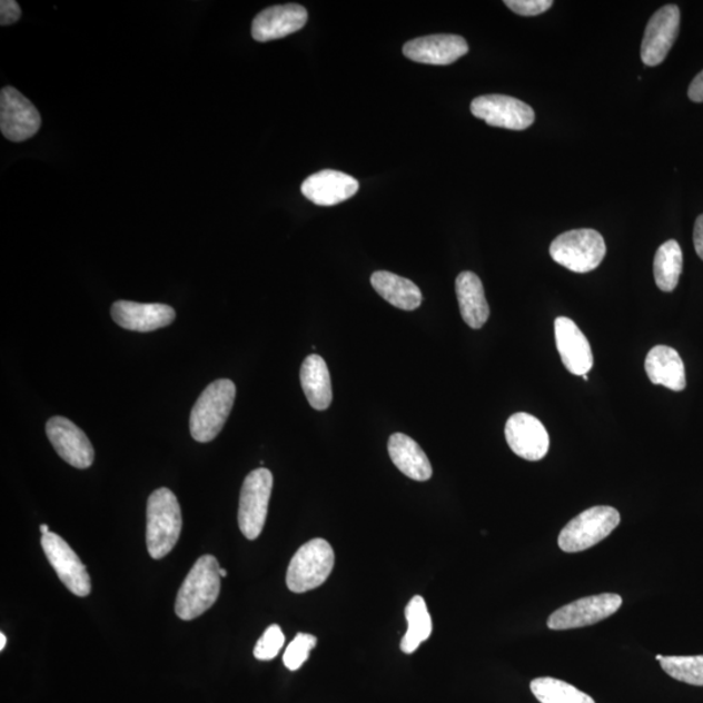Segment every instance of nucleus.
<instances>
[{"label":"nucleus","instance_id":"25","mask_svg":"<svg viewBox=\"0 0 703 703\" xmlns=\"http://www.w3.org/2000/svg\"><path fill=\"white\" fill-rule=\"evenodd\" d=\"M408 631L402 640L400 648L405 654H414L419 645L429 640L433 632V621L422 595H416L405 607Z\"/></svg>","mask_w":703,"mask_h":703},{"label":"nucleus","instance_id":"4","mask_svg":"<svg viewBox=\"0 0 703 703\" xmlns=\"http://www.w3.org/2000/svg\"><path fill=\"white\" fill-rule=\"evenodd\" d=\"M335 553L326 539L315 538L297 549L287 570V586L293 593L303 594L317 590L330 577Z\"/></svg>","mask_w":703,"mask_h":703},{"label":"nucleus","instance_id":"30","mask_svg":"<svg viewBox=\"0 0 703 703\" xmlns=\"http://www.w3.org/2000/svg\"><path fill=\"white\" fill-rule=\"evenodd\" d=\"M286 637L278 624H273L257 641L255 656L258 661H271L285 646Z\"/></svg>","mask_w":703,"mask_h":703},{"label":"nucleus","instance_id":"7","mask_svg":"<svg viewBox=\"0 0 703 703\" xmlns=\"http://www.w3.org/2000/svg\"><path fill=\"white\" fill-rule=\"evenodd\" d=\"M273 484V473L266 468L250 472L244 481L238 518L240 531L249 541L258 538L264 531Z\"/></svg>","mask_w":703,"mask_h":703},{"label":"nucleus","instance_id":"3","mask_svg":"<svg viewBox=\"0 0 703 703\" xmlns=\"http://www.w3.org/2000/svg\"><path fill=\"white\" fill-rule=\"evenodd\" d=\"M236 397L232 380L218 379L204 389L190 414V435L200 443L218 437L231 414Z\"/></svg>","mask_w":703,"mask_h":703},{"label":"nucleus","instance_id":"16","mask_svg":"<svg viewBox=\"0 0 703 703\" xmlns=\"http://www.w3.org/2000/svg\"><path fill=\"white\" fill-rule=\"evenodd\" d=\"M115 324L129 331L150 333L170 326L176 313L170 305L117 301L111 308Z\"/></svg>","mask_w":703,"mask_h":703},{"label":"nucleus","instance_id":"29","mask_svg":"<svg viewBox=\"0 0 703 703\" xmlns=\"http://www.w3.org/2000/svg\"><path fill=\"white\" fill-rule=\"evenodd\" d=\"M317 637L309 633H299L287 647L283 662L289 671H297L309 660L310 652L317 646Z\"/></svg>","mask_w":703,"mask_h":703},{"label":"nucleus","instance_id":"35","mask_svg":"<svg viewBox=\"0 0 703 703\" xmlns=\"http://www.w3.org/2000/svg\"><path fill=\"white\" fill-rule=\"evenodd\" d=\"M6 645H7V637H6V634L2 632L0 633V651L3 652L6 648Z\"/></svg>","mask_w":703,"mask_h":703},{"label":"nucleus","instance_id":"6","mask_svg":"<svg viewBox=\"0 0 703 703\" xmlns=\"http://www.w3.org/2000/svg\"><path fill=\"white\" fill-rule=\"evenodd\" d=\"M621 514L614 507L586 509L563 527L557 545L568 554L585 552L606 539L621 524Z\"/></svg>","mask_w":703,"mask_h":703},{"label":"nucleus","instance_id":"36","mask_svg":"<svg viewBox=\"0 0 703 703\" xmlns=\"http://www.w3.org/2000/svg\"><path fill=\"white\" fill-rule=\"evenodd\" d=\"M40 529H41L42 536H44V534H49L50 533L49 525H44L43 524V525L40 526Z\"/></svg>","mask_w":703,"mask_h":703},{"label":"nucleus","instance_id":"27","mask_svg":"<svg viewBox=\"0 0 703 703\" xmlns=\"http://www.w3.org/2000/svg\"><path fill=\"white\" fill-rule=\"evenodd\" d=\"M531 690L541 703H595L590 694L554 677L534 679Z\"/></svg>","mask_w":703,"mask_h":703},{"label":"nucleus","instance_id":"13","mask_svg":"<svg viewBox=\"0 0 703 703\" xmlns=\"http://www.w3.org/2000/svg\"><path fill=\"white\" fill-rule=\"evenodd\" d=\"M680 28V10L669 4L656 11L645 30L641 59L648 67L660 66L674 46Z\"/></svg>","mask_w":703,"mask_h":703},{"label":"nucleus","instance_id":"20","mask_svg":"<svg viewBox=\"0 0 703 703\" xmlns=\"http://www.w3.org/2000/svg\"><path fill=\"white\" fill-rule=\"evenodd\" d=\"M388 454L403 475L419 483L432 478L433 468L429 458L418 443L408 435L393 434L388 439Z\"/></svg>","mask_w":703,"mask_h":703},{"label":"nucleus","instance_id":"12","mask_svg":"<svg viewBox=\"0 0 703 703\" xmlns=\"http://www.w3.org/2000/svg\"><path fill=\"white\" fill-rule=\"evenodd\" d=\"M46 434L53 449L75 468H90L95 462V448L87 434L66 417H51L46 424Z\"/></svg>","mask_w":703,"mask_h":703},{"label":"nucleus","instance_id":"24","mask_svg":"<svg viewBox=\"0 0 703 703\" xmlns=\"http://www.w3.org/2000/svg\"><path fill=\"white\" fill-rule=\"evenodd\" d=\"M301 387L313 408L326 410L333 402L330 372L323 357L310 355L305 358L300 372Z\"/></svg>","mask_w":703,"mask_h":703},{"label":"nucleus","instance_id":"21","mask_svg":"<svg viewBox=\"0 0 703 703\" xmlns=\"http://www.w3.org/2000/svg\"><path fill=\"white\" fill-rule=\"evenodd\" d=\"M645 369L653 385H662L676 393L686 387L685 366L674 348L654 347L647 354Z\"/></svg>","mask_w":703,"mask_h":703},{"label":"nucleus","instance_id":"10","mask_svg":"<svg viewBox=\"0 0 703 703\" xmlns=\"http://www.w3.org/2000/svg\"><path fill=\"white\" fill-rule=\"evenodd\" d=\"M41 115L19 90L6 87L0 93V129L6 139L22 142L40 131Z\"/></svg>","mask_w":703,"mask_h":703},{"label":"nucleus","instance_id":"26","mask_svg":"<svg viewBox=\"0 0 703 703\" xmlns=\"http://www.w3.org/2000/svg\"><path fill=\"white\" fill-rule=\"evenodd\" d=\"M683 271V251L676 240H669L656 250L654 258V278L663 293H672Z\"/></svg>","mask_w":703,"mask_h":703},{"label":"nucleus","instance_id":"14","mask_svg":"<svg viewBox=\"0 0 703 703\" xmlns=\"http://www.w3.org/2000/svg\"><path fill=\"white\" fill-rule=\"evenodd\" d=\"M504 433L509 448L527 462H539L548 453V433L537 417L519 412L508 418Z\"/></svg>","mask_w":703,"mask_h":703},{"label":"nucleus","instance_id":"17","mask_svg":"<svg viewBox=\"0 0 703 703\" xmlns=\"http://www.w3.org/2000/svg\"><path fill=\"white\" fill-rule=\"evenodd\" d=\"M555 340L562 362L575 376H586L594 365L590 340L572 319L560 317L555 320Z\"/></svg>","mask_w":703,"mask_h":703},{"label":"nucleus","instance_id":"38","mask_svg":"<svg viewBox=\"0 0 703 703\" xmlns=\"http://www.w3.org/2000/svg\"><path fill=\"white\" fill-rule=\"evenodd\" d=\"M664 659V655H656V661L661 662Z\"/></svg>","mask_w":703,"mask_h":703},{"label":"nucleus","instance_id":"28","mask_svg":"<svg viewBox=\"0 0 703 703\" xmlns=\"http://www.w3.org/2000/svg\"><path fill=\"white\" fill-rule=\"evenodd\" d=\"M661 666L667 675L677 682L703 686V655L664 656Z\"/></svg>","mask_w":703,"mask_h":703},{"label":"nucleus","instance_id":"33","mask_svg":"<svg viewBox=\"0 0 703 703\" xmlns=\"http://www.w3.org/2000/svg\"><path fill=\"white\" fill-rule=\"evenodd\" d=\"M687 96H690L693 102H703V71L695 76L690 90H687Z\"/></svg>","mask_w":703,"mask_h":703},{"label":"nucleus","instance_id":"23","mask_svg":"<svg viewBox=\"0 0 703 703\" xmlns=\"http://www.w3.org/2000/svg\"><path fill=\"white\" fill-rule=\"evenodd\" d=\"M372 286L382 299L402 310H416L423 304L422 290L414 281L388 271H376L370 278Z\"/></svg>","mask_w":703,"mask_h":703},{"label":"nucleus","instance_id":"31","mask_svg":"<svg viewBox=\"0 0 703 703\" xmlns=\"http://www.w3.org/2000/svg\"><path fill=\"white\" fill-rule=\"evenodd\" d=\"M504 4L522 17H537L552 9L554 2L553 0H506Z\"/></svg>","mask_w":703,"mask_h":703},{"label":"nucleus","instance_id":"22","mask_svg":"<svg viewBox=\"0 0 703 703\" xmlns=\"http://www.w3.org/2000/svg\"><path fill=\"white\" fill-rule=\"evenodd\" d=\"M456 295L464 323L478 330L491 316L483 281L475 273L464 271L456 278Z\"/></svg>","mask_w":703,"mask_h":703},{"label":"nucleus","instance_id":"18","mask_svg":"<svg viewBox=\"0 0 703 703\" xmlns=\"http://www.w3.org/2000/svg\"><path fill=\"white\" fill-rule=\"evenodd\" d=\"M307 21L308 11L303 6H274L257 14L251 26V36L258 42L280 40L299 32Z\"/></svg>","mask_w":703,"mask_h":703},{"label":"nucleus","instance_id":"2","mask_svg":"<svg viewBox=\"0 0 703 703\" xmlns=\"http://www.w3.org/2000/svg\"><path fill=\"white\" fill-rule=\"evenodd\" d=\"M147 545L152 560H162L178 544L182 527L181 508L176 495L160 487L149 496Z\"/></svg>","mask_w":703,"mask_h":703},{"label":"nucleus","instance_id":"8","mask_svg":"<svg viewBox=\"0 0 703 703\" xmlns=\"http://www.w3.org/2000/svg\"><path fill=\"white\" fill-rule=\"evenodd\" d=\"M623 605L618 594L605 593L581 598L556 610L548 617L547 626L553 631L584 628L613 616Z\"/></svg>","mask_w":703,"mask_h":703},{"label":"nucleus","instance_id":"15","mask_svg":"<svg viewBox=\"0 0 703 703\" xmlns=\"http://www.w3.org/2000/svg\"><path fill=\"white\" fill-rule=\"evenodd\" d=\"M469 46L463 37L455 34H435L416 38L404 44V56L414 62L448 66L468 53Z\"/></svg>","mask_w":703,"mask_h":703},{"label":"nucleus","instance_id":"1","mask_svg":"<svg viewBox=\"0 0 703 703\" xmlns=\"http://www.w3.org/2000/svg\"><path fill=\"white\" fill-rule=\"evenodd\" d=\"M219 571L216 556L204 555L196 562L176 597V615L182 621H194L214 606L220 593Z\"/></svg>","mask_w":703,"mask_h":703},{"label":"nucleus","instance_id":"37","mask_svg":"<svg viewBox=\"0 0 703 703\" xmlns=\"http://www.w3.org/2000/svg\"><path fill=\"white\" fill-rule=\"evenodd\" d=\"M220 573V577H227V571L226 570H221L219 571Z\"/></svg>","mask_w":703,"mask_h":703},{"label":"nucleus","instance_id":"11","mask_svg":"<svg viewBox=\"0 0 703 703\" xmlns=\"http://www.w3.org/2000/svg\"><path fill=\"white\" fill-rule=\"evenodd\" d=\"M41 545L46 557L67 590L79 597H87L91 592L90 576L72 547L51 532L42 536Z\"/></svg>","mask_w":703,"mask_h":703},{"label":"nucleus","instance_id":"34","mask_svg":"<svg viewBox=\"0 0 703 703\" xmlns=\"http://www.w3.org/2000/svg\"><path fill=\"white\" fill-rule=\"evenodd\" d=\"M693 241L694 249L703 261V214L695 220Z\"/></svg>","mask_w":703,"mask_h":703},{"label":"nucleus","instance_id":"5","mask_svg":"<svg viewBox=\"0 0 703 703\" xmlns=\"http://www.w3.org/2000/svg\"><path fill=\"white\" fill-rule=\"evenodd\" d=\"M549 255L565 269L578 274L591 273L605 258L606 242L595 229H572L557 236L549 246Z\"/></svg>","mask_w":703,"mask_h":703},{"label":"nucleus","instance_id":"32","mask_svg":"<svg viewBox=\"0 0 703 703\" xmlns=\"http://www.w3.org/2000/svg\"><path fill=\"white\" fill-rule=\"evenodd\" d=\"M21 18V10L17 2L13 0H2L0 3V24L11 26L19 21Z\"/></svg>","mask_w":703,"mask_h":703},{"label":"nucleus","instance_id":"9","mask_svg":"<svg viewBox=\"0 0 703 703\" xmlns=\"http://www.w3.org/2000/svg\"><path fill=\"white\" fill-rule=\"evenodd\" d=\"M471 111L488 126L524 131L529 128L536 113L529 105L519 99L502 95H488L473 99Z\"/></svg>","mask_w":703,"mask_h":703},{"label":"nucleus","instance_id":"19","mask_svg":"<svg viewBox=\"0 0 703 703\" xmlns=\"http://www.w3.org/2000/svg\"><path fill=\"white\" fill-rule=\"evenodd\" d=\"M358 181L350 175L325 170L309 176L303 182L301 192L318 206H334L349 200L357 194Z\"/></svg>","mask_w":703,"mask_h":703}]
</instances>
